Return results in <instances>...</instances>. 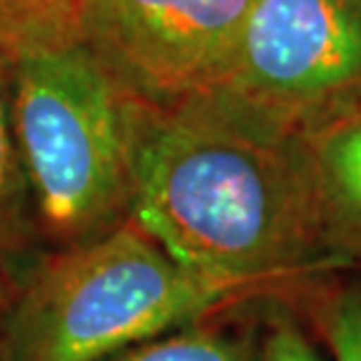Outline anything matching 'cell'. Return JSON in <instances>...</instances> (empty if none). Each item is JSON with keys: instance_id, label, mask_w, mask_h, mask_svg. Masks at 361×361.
Here are the masks:
<instances>
[{"instance_id": "obj_5", "label": "cell", "mask_w": 361, "mask_h": 361, "mask_svg": "<svg viewBox=\"0 0 361 361\" xmlns=\"http://www.w3.org/2000/svg\"><path fill=\"white\" fill-rule=\"evenodd\" d=\"M254 0H85L80 42L136 99L216 87Z\"/></svg>"}, {"instance_id": "obj_11", "label": "cell", "mask_w": 361, "mask_h": 361, "mask_svg": "<svg viewBox=\"0 0 361 361\" xmlns=\"http://www.w3.org/2000/svg\"><path fill=\"white\" fill-rule=\"evenodd\" d=\"M261 361H326L293 307L279 300H265Z\"/></svg>"}, {"instance_id": "obj_12", "label": "cell", "mask_w": 361, "mask_h": 361, "mask_svg": "<svg viewBox=\"0 0 361 361\" xmlns=\"http://www.w3.org/2000/svg\"><path fill=\"white\" fill-rule=\"evenodd\" d=\"M12 293L14 286L5 279L3 270H0V361H5V350H7V314H10Z\"/></svg>"}, {"instance_id": "obj_7", "label": "cell", "mask_w": 361, "mask_h": 361, "mask_svg": "<svg viewBox=\"0 0 361 361\" xmlns=\"http://www.w3.org/2000/svg\"><path fill=\"white\" fill-rule=\"evenodd\" d=\"M230 307L134 343L104 361H261L263 324L230 319Z\"/></svg>"}, {"instance_id": "obj_3", "label": "cell", "mask_w": 361, "mask_h": 361, "mask_svg": "<svg viewBox=\"0 0 361 361\" xmlns=\"http://www.w3.org/2000/svg\"><path fill=\"white\" fill-rule=\"evenodd\" d=\"M240 305L171 258L134 219L49 251L14 286L5 361H104Z\"/></svg>"}, {"instance_id": "obj_4", "label": "cell", "mask_w": 361, "mask_h": 361, "mask_svg": "<svg viewBox=\"0 0 361 361\" xmlns=\"http://www.w3.org/2000/svg\"><path fill=\"white\" fill-rule=\"evenodd\" d=\"M221 94L305 136L361 106V0H254Z\"/></svg>"}, {"instance_id": "obj_1", "label": "cell", "mask_w": 361, "mask_h": 361, "mask_svg": "<svg viewBox=\"0 0 361 361\" xmlns=\"http://www.w3.org/2000/svg\"><path fill=\"white\" fill-rule=\"evenodd\" d=\"M132 219L235 302H291L343 272L324 244L302 136L214 92L134 97Z\"/></svg>"}, {"instance_id": "obj_10", "label": "cell", "mask_w": 361, "mask_h": 361, "mask_svg": "<svg viewBox=\"0 0 361 361\" xmlns=\"http://www.w3.org/2000/svg\"><path fill=\"white\" fill-rule=\"evenodd\" d=\"M31 233V202L12 134L5 78H0V254L21 249Z\"/></svg>"}, {"instance_id": "obj_9", "label": "cell", "mask_w": 361, "mask_h": 361, "mask_svg": "<svg viewBox=\"0 0 361 361\" xmlns=\"http://www.w3.org/2000/svg\"><path fill=\"white\" fill-rule=\"evenodd\" d=\"M288 307H300L334 361H361V277L336 272L312 281Z\"/></svg>"}, {"instance_id": "obj_2", "label": "cell", "mask_w": 361, "mask_h": 361, "mask_svg": "<svg viewBox=\"0 0 361 361\" xmlns=\"http://www.w3.org/2000/svg\"><path fill=\"white\" fill-rule=\"evenodd\" d=\"M5 90L33 230L52 251L132 219L134 94L82 42L17 61Z\"/></svg>"}, {"instance_id": "obj_8", "label": "cell", "mask_w": 361, "mask_h": 361, "mask_svg": "<svg viewBox=\"0 0 361 361\" xmlns=\"http://www.w3.org/2000/svg\"><path fill=\"white\" fill-rule=\"evenodd\" d=\"M85 0H0V78L49 47L80 42Z\"/></svg>"}, {"instance_id": "obj_6", "label": "cell", "mask_w": 361, "mask_h": 361, "mask_svg": "<svg viewBox=\"0 0 361 361\" xmlns=\"http://www.w3.org/2000/svg\"><path fill=\"white\" fill-rule=\"evenodd\" d=\"M324 244L361 274V106L302 136Z\"/></svg>"}]
</instances>
